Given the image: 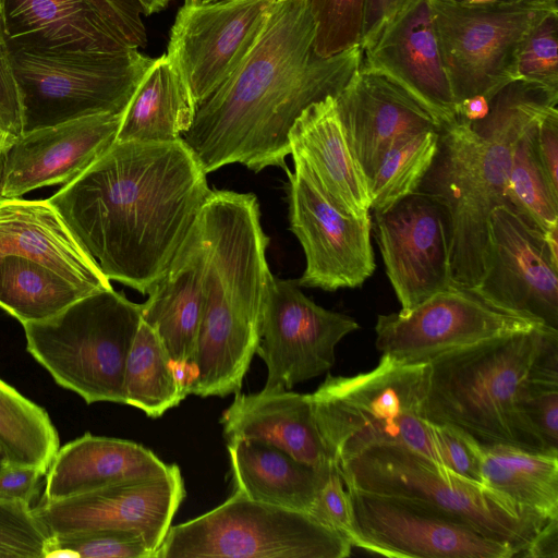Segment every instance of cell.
Returning <instances> with one entry per match:
<instances>
[{
    "label": "cell",
    "instance_id": "6da1fadb",
    "mask_svg": "<svg viewBox=\"0 0 558 558\" xmlns=\"http://www.w3.org/2000/svg\"><path fill=\"white\" fill-rule=\"evenodd\" d=\"M183 138L116 142L48 201L109 279L149 294L211 190Z\"/></svg>",
    "mask_w": 558,
    "mask_h": 558
},
{
    "label": "cell",
    "instance_id": "7a4b0ae2",
    "mask_svg": "<svg viewBox=\"0 0 558 558\" xmlns=\"http://www.w3.org/2000/svg\"><path fill=\"white\" fill-rule=\"evenodd\" d=\"M307 0H277L255 45L196 108L182 136L206 173L230 163L288 169L289 132L301 112L336 97L359 70L361 47L330 58L314 51Z\"/></svg>",
    "mask_w": 558,
    "mask_h": 558
},
{
    "label": "cell",
    "instance_id": "3957f363",
    "mask_svg": "<svg viewBox=\"0 0 558 558\" xmlns=\"http://www.w3.org/2000/svg\"><path fill=\"white\" fill-rule=\"evenodd\" d=\"M199 220L206 260L190 395L227 397L241 390L259 343L269 238L253 193L211 191Z\"/></svg>",
    "mask_w": 558,
    "mask_h": 558
},
{
    "label": "cell",
    "instance_id": "277c9868",
    "mask_svg": "<svg viewBox=\"0 0 558 558\" xmlns=\"http://www.w3.org/2000/svg\"><path fill=\"white\" fill-rule=\"evenodd\" d=\"M551 107L546 89L517 78L495 92L482 120L440 125L437 151L418 191L437 199L446 210L453 282L471 288L480 282L492 213L510 206L512 146Z\"/></svg>",
    "mask_w": 558,
    "mask_h": 558
},
{
    "label": "cell",
    "instance_id": "5b68a950",
    "mask_svg": "<svg viewBox=\"0 0 558 558\" xmlns=\"http://www.w3.org/2000/svg\"><path fill=\"white\" fill-rule=\"evenodd\" d=\"M546 329L501 335L429 361L425 420L459 428L482 445L547 452L520 403Z\"/></svg>",
    "mask_w": 558,
    "mask_h": 558
},
{
    "label": "cell",
    "instance_id": "8992f818",
    "mask_svg": "<svg viewBox=\"0 0 558 558\" xmlns=\"http://www.w3.org/2000/svg\"><path fill=\"white\" fill-rule=\"evenodd\" d=\"M428 374V362L409 364L383 354L372 371L327 376L311 397L333 462L340 464L372 447L396 445L444 465L423 414Z\"/></svg>",
    "mask_w": 558,
    "mask_h": 558
},
{
    "label": "cell",
    "instance_id": "52a82bcc",
    "mask_svg": "<svg viewBox=\"0 0 558 558\" xmlns=\"http://www.w3.org/2000/svg\"><path fill=\"white\" fill-rule=\"evenodd\" d=\"M338 466L348 488L427 508L510 546L517 555L548 520L484 483L402 446L372 447Z\"/></svg>",
    "mask_w": 558,
    "mask_h": 558
},
{
    "label": "cell",
    "instance_id": "ba28073f",
    "mask_svg": "<svg viewBox=\"0 0 558 558\" xmlns=\"http://www.w3.org/2000/svg\"><path fill=\"white\" fill-rule=\"evenodd\" d=\"M141 320L142 305L111 288L22 326L27 352L60 387L88 404H124L125 364Z\"/></svg>",
    "mask_w": 558,
    "mask_h": 558
},
{
    "label": "cell",
    "instance_id": "9c48e42d",
    "mask_svg": "<svg viewBox=\"0 0 558 558\" xmlns=\"http://www.w3.org/2000/svg\"><path fill=\"white\" fill-rule=\"evenodd\" d=\"M351 548L304 512L233 492L216 508L171 525L154 558H344Z\"/></svg>",
    "mask_w": 558,
    "mask_h": 558
},
{
    "label": "cell",
    "instance_id": "30bf717a",
    "mask_svg": "<svg viewBox=\"0 0 558 558\" xmlns=\"http://www.w3.org/2000/svg\"><path fill=\"white\" fill-rule=\"evenodd\" d=\"M10 52L22 101L24 132L84 117L123 112L154 60L138 49Z\"/></svg>",
    "mask_w": 558,
    "mask_h": 558
},
{
    "label": "cell",
    "instance_id": "8fae6325",
    "mask_svg": "<svg viewBox=\"0 0 558 558\" xmlns=\"http://www.w3.org/2000/svg\"><path fill=\"white\" fill-rule=\"evenodd\" d=\"M430 3L454 105L475 95L495 93L517 80L520 48L533 25L551 10L445 0H430Z\"/></svg>",
    "mask_w": 558,
    "mask_h": 558
},
{
    "label": "cell",
    "instance_id": "7c38bea8",
    "mask_svg": "<svg viewBox=\"0 0 558 558\" xmlns=\"http://www.w3.org/2000/svg\"><path fill=\"white\" fill-rule=\"evenodd\" d=\"M10 51L121 52L147 43L136 0H0Z\"/></svg>",
    "mask_w": 558,
    "mask_h": 558
},
{
    "label": "cell",
    "instance_id": "4fadbf2b",
    "mask_svg": "<svg viewBox=\"0 0 558 558\" xmlns=\"http://www.w3.org/2000/svg\"><path fill=\"white\" fill-rule=\"evenodd\" d=\"M543 326L484 299L456 282L409 311L378 315L376 348L409 363L433 359L501 335Z\"/></svg>",
    "mask_w": 558,
    "mask_h": 558
},
{
    "label": "cell",
    "instance_id": "5bb4252c",
    "mask_svg": "<svg viewBox=\"0 0 558 558\" xmlns=\"http://www.w3.org/2000/svg\"><path fill=\"white\" fill-rule=\"evenodd\" d=\"M289 168L290 229L306 259L300 287L336 291L361 287L376 268L371 242V215L353 216L337 207L322 191L307 167L293 159Z\"/></svg>",
    "mask_w": 558,
    "mask_h": 558
},
{
    "label": "cell",
    "instance_id": "9a60e30c",
    "mask_svg": "<svg viewBox=\"0 0 558 558\" xmlns=\"http://www.w3.org/2000/svg\"><path fill=\"white\" fill-rule=\"evenodd\" d=\"M298 287L268 276L256 349L267 368L264 387L292 389L329 371L337 344L360 328L352 317L317 305Z\"/></svg>",
    "mask_w": 558,
    "mask_h": 558
},
{
    "label": "cell",
    "instance_id": "2e32d148",
    "mask_svg": "<svg viewBox=\"0 0 558 558\" xmlns=\"http://www.w3.org/2000/svg\"><path fill=\"white\" fill-rule=\"evenodd\" d=\"M277 0L184 3L171 27L167 54L199 106L245 59Z\"/></svg>",
    "mask_w": 558,
    "mask_h": 558
},
{
    "label": "cell",
    "instance_id": "e0dca14e",
    "mask_svg": "<svg viewBox=\"0 0 558 558\" xmlns=\"http://www.w3.org/2000/svg\"><path fill=\"white\" fill-rule=\"evenodd\" d=\"M348 488V487H347ZM351 545L387 557L510 558V546L413 502L348 488Z\"/></svg>",
    "mask_w": 558,
    "mask_h": 558
},
{
    "label": "cell",
    "instance_id": "ac0fdd59",
    "mask_svg": "<svg viewBox=\"0 0 558 558\" xmlns=\"http://www.w3.org/2000/svg\"><path fill=\"white\" fill-rule=\"evenodd\" d=\"M474 289L498 307L558 330V259L545 234L510 206L492 213L485 269Z\"/></svg>",
    "mask_w": 558,
    "mask_h": 558
},
{
    "label": "cell",
    "instance_id": "d6986e66",
    "mask_svg": "<svg viewBox=\"0 0 558 558\" xmlns=\"http://www.w3.org/2000/svg\"><path fill=\"white\" fill-rule=\"evenodd\" d=\"M374 228L400 311L417 306L452 282L448 217L437 199L416 191L375 211Z\"/></svg>",
    "mask_w": 558,
    "mask_h": 558
},
{
    "label": "cell",
    "instance_id": "ffe728a7",
    "mask_svg": "<svg viewBox=\"0 0 558 558\" xmlns=\"http://www.w3.org/2000/svg\"><path fill=\"white\" fill-rule=\"evenodd\" d=\"M185 497L181 470L126 481L58 501L41 500L34 512L51 535L93 531H137L154 555ZM154 558V557H153Z\"/></svg>",
    "mask_w": 558,
    "mask_h": 558
},
{
    "label": "cell",
    "instance_id": "44dd1931",
    "mask_svg": "<svg viewBox=\"0 0 558 558\" xmlns=\"http://www.w3.org/2000/svg\"><path fill=\"white\" fill-rule=\"evenodd\" d=\"M123 113H101L24 132L7 151L2 199L75 180L116 143Z\"/></svg>",
    "mask_w": 558,
    "mask_h": 558
},
{
    "label": "cell",
    "instance_id": "7402d4cb",
    "mask_svg": "<svg viewBox=\"0 0 558 558\" xmlns=\"http://www.w3.org/2000/svg\"><path fill=\"white\" fill-rule=\"evenodd\" d=\"M362 51L361 66L399 85L440 125L456 120L430 0H415Z\"/></svg>",
    "mask_w": 558,
    "mask_h": 558
},
{
    "label": "cell",
    "instance_id": "603a6c76",
    "mask_svg": "<svg viewBox=\"0 0 558 558\" xmlns=\"http://www.w3.org/2000/svg\"><path fill=\"white\" fill-rule=\"evenodd\" d=\"M335 100L349 146L367 185L396 140L440 126L408 92L361 65Z\"/></svg>",
    "mask_w": 558,
    "mask_h": 558
},
{
    "label": "cell",
    "instance_id": "cb8c5ba5",
    "mask_svg": "<svg viewBox=\"0 0 558 558\" xmlns=\"http://www.w3.org/2000/svg\"><path fill=\"white\" fill-rule=\"evenodd\" d=\"M234 395L220 417L227 442L258 439L317 470L333 462L318 430L311 393L276 386L255 393Z\"/></svg>",
    "mask_w": 558,
    "mask_h": 558
},
{
    "label": "cell",
    "instance_id": "d4e9b609",
    "mask_svg": "<svg viewBox=\"0 0 558 558\" xmlns=\"http://www.w3.org/2000/svg\"><path fill=\"white\" fill-rule=\"evenodd\" d=\"M288 138L290 155L307 167L337 207L353 216L369 214L367 181L349 146L333 96L306 107Z\"/></svg>",
    "mask_w": 558,
    "mask_h": 558
},
{
    "label": "cell",
    "instance_id": "484cf974",
    "mask_svg": "<svg viewBox=\"0 0 558 558\" xmlns=\"http://www.w3.org/2000/svg\"><path fill=\"white\" fill-rule=\"evenodd\" d=\"M206 248L199 217L168 269L142 305V319L160 338L170 359L190 364L203 316Z\"/></svg>",
    "mask_w": 558,
    "mask_h": 558
},
{
    "label": "cell",
    "instance_id": "4316f807",
    "mask_svg": "<svg viewBox=\"0 0 558 558\" xmlns=\"http://www.w3.org/2000/svg\"><path fill=\"white\" fill-rule=\"evenodd\" d=\"M170 468L141 444L85 433L59 447L46 472L43 499L58 501L117 483L158 476Z\"/></svg>",
    "mask_w": 558,
    "mask_h": 558
},
{
    "label": "cell",
    "instance_id": "83f0119b",
    "mask_svg": "<svg viewBox=\"0 0 558 558\" xmlns=\"http://www.w3.org/2000/svg\"><path fill=\"white\" fill-rule=\"evenodd\" d=\"M10 255L40 260L95 291L112 288L48 199L0 203V257Z\"/></svg>",
    "mask_w": 558,
    "mask_h": 558
},
{
    "label": "cell",
    "instance_id": "f1b7e54d",
    "mask_svg": "<svg viewBox=\"0 0 558 558\" xmlns=\"http://www.w3.org/2000/svg\"><path fill=\"white\" fill-rule=\"evenodd\" d=\"M227 450L233 492L307 514L328 466L317 470L258 439L228 441Z\"/></svg>",
    "mask_w": 558,
    "mask_h": 558
},
{
    "label": "cell",
    "instance_id": "f546056e",
    "mask_svg": "<svg viewBox=\"0 0 558 558\" xmlns=\"http://www.w3.org/2000/svg\"><path fill=\"white\" fill-rule=\"evenodd\" d=\"M196 104L165 53L153 60L126 106L116 142H172L192 126Z\"/></svg>",
    "mask_w": 558,
    "mask_h": 558
},
{
    "label": "cell",
    "instance_id": "4dcf8cb0",
    "mask_svg": "<svg viewBox=\"0 0 558 558\" xmlns=\"http://www.w3.org/2000/svg\"><path fill=\"white\" fill-rule=\"evenodd\" d=\"M481 482L545 518L558 517V454L478 442Z\"/></svg>",
    "mask_w": 558,
    "mask_h": 558
},
{
    "label": "cell",
    "instance_id": "1f68e13d",
    "mask_svg": "<svg viewBox=\"0 0 558 558\" xmlns=\"http://www.w3.org/2000/svg\"><path fill=\"white\" fill-rule=\"evenodd\" d=\"M94 292L32 257H0V308L22 325L51 317Z\"/></svg>",
    "mask_w": 558,
    "mask_h": 558
},
{
    "label": "cell",
    "instance_id": "d6a6232c",
    "mask_svg": "<svg viewBox=\"0 0 558 558\" xmlns=\"http://www.w3.org/2000/svg\"><path fill=\"white\" fill-rule=\"evenodd\" d=\"M123 392L124 404L151 418L162 416L187 396L160 338L143 319L126 360Z\"/></svg>",
    "mask_w": 558,
    "mask_h": 558
},
{
    "label": "cell",
    "instance_id": "836d02e7",
    "mask_svg": "<svg viewBox=\"0 0 558 558\" xmlns=\"http://www.w3.org/2000/svg\"><path fill=\"white\" fill-rule=\"evenodd\" d=\"M0 447L13 466L46 474L60 447L58 432L46 410L0 379Z\"/></svg>",
    "mask_w": 558,
    "mask_h": 558
},
{
    "label": "cell",
    "instance_id": "e575fe53",
    "mask_svg": "<svg viewBox=\"0 0 558 558\" xmlns=\"http://www.w3.org/2000/svg\"><path fill=\"white\" fill-rule=\"evenodd\" d=\"M439 128L407 134L389 147L368 183L374 213L418 191L437 151Z\"/></svg>",
    "mask_w": 558,
    "mask_h": 558
},
{
    "label": "cell",
    "instance_id": "d590c367",
    "mask_svg": "<svg viewBox=\"0 0 558 558\" xmlns=\"http://www.w3.org/2000/svg\"><path fill=\"white\" fill-rule=\"evenodd\" d=\"M537 122L512 146L508 197L512 209L545 233L558 223V202L551 197L536 161L534 134Z\"/></svg>",
    "mask_w": 558,
    "mask_h": 558
},
{
    "label": "cell",
    "instance_id": "8d00e7d4",
    "mask_svg": "<svg viewBox=\"0 0 558 558\" xmlns=\"http://www.w3.org/2000/svg\"><path fill=\"white\" fill-rule=\"evenodd\" d=\"M307 4L318 57L330 58L360 47L365 0H307Z\"/></svg>",
    "mask_w": 558,
    "mask_h": 558
},
{
    "label": "cell",
    "instance_id": "74e56055",
    "mask_svg": "<svg viewBox=\"0 0 558 558\" xmlns=\"http://www.w3.org/2000/svg\"><path fill=\"white\" fill-rule=\"evenodd\" d=\"M49 553L58 558L154 557L143 534L129 530H93L52 535L47 555Z\"/></svg>",
    "mask_w": 558,
    "mask_h": 558
},
{
    "label": "cell",
    "instance_id": "f35d334b",
    "mask_svg": "<svg viewBox=\"0 0 558 558\" xmlns=\"http://www.w3.org/2000/svg\"><path fill=\"white\" fill-rule=\"evenodd\" d=\"M558 9L546 11L526 35L518 56V78L558 94Z\"/></svg>",
    "mask_w": 558,
    "mask_h": 558
},
{
    "label": "cell",
    "instance_id": "ab89813d",
    "mask_svg": "<svg viewBox=\"0 0 558 558\" xmlns=\"http://www.w3.org/2000/svg\"><path fill=\"white\" fill-rule=\"evenodd\" d=\"M51 537L31 505L0 498V557L46 558Z\"/></svg>",
    "mask_w": 558,
    "mask_h": 558
},
{
    "label": "cell",
    "instance_id": "60d3db41",
    "mask_svg": "<svg viewBox=\"0 0 558 558\" xmlns=\"http://www.w3.org/2000/svg\"><path fill=\"white\" fill-rule=\"evenodd\" d=\"M520 403L524 417L545 450L558 454V378L530 373Z\"/></svg>",
    "mask_w": 558,
    "mask_h": 558
},
{
    "label": "cell",
    "instance_id": "b9f144b4",
    "mask_svg": "<svg viewBox=\"0 0 558 558\" xmlns=\"http://www.w3.org/2000/svg\"><path fill=\"white\" fill-rule=\"evenodd\" d=\"M307 514L319 524L343 536L351 544L353 537L351 500L337 463H330L324 471Z\"/></svg>",
    "mask_w": 558,
    "mask_h": 558
},
{
    "label": "cell",
    "instance_id": "7bdbcfd3",
    "mask_svg": "<svg viewBox=\"0 0 558 558\" xmlns=\"http://www.w3.org/2000/svg\"><path fill=\"white\" fill-rule=\"evenodd\" d=\"M429 424L441 463L464 477L481 482L478 442L453 426L432 422Z\"/></svg>",
    "mask_w": 558,
    "mask_h": 558
},
{
    "label": "cell",
    "instance_id": "ee69618b",
    "mask_svg": "<svg viewBox=\"0 0 558 558\" xmlns=\"http://www.w3.org/2000/svg\"><path fill=\"white\" fill-rule=\"evenodd\" d=\"M534 150L551 197L558 202V110L550 108L537 122Z\"/></svg>",
    "mask_w": 558,
    "mask_h": 558
},
{
    "label": "cell",
    "instance_id": "f6af8a7d",
    "mask_svg": "<svg viewBox=\"0 0 558 558\" xmlns=\"http://www.w3.org/2000/svg\"><path fill=\"white\" fill-rule=\"evenodd\" d=\"M0 112L17 137L24 134L22 101L3 31L0 2Z\"/></svg>",
    "mask_w": 558,
    "mask_h": 558
},
{
    "label": "cell",
    "instance_id": "bcb514c9",
    "mask_svg": "<svg viewBox=\"0 0 558 558\" xmlns=\"http://www.w3.org/2000/svg\"><path fill=\"white\" fill-rule=\"evenodd\" d=\"M40 471L8 463L0 469V498L31 505L39 492Z\"/></svg>",
    "mask_w": 558,
    "mask_h": 558
},
{
    "label": "cell",
    "instance_id": "7dc6e473",
    "mask_svg": "<svg viewBox=\"0 0 558 558\" xmlns=\"http://www.w3.org/2000/svg\"><path fill=\"white\" fill-rule=\"evenodd\" d=\"M415 0H365L361 49L369 46L384 27Z\"/></svg>",
    "mask_w": 558,
    "mask_h": 558
},
{
    "label": "cell",
    "instance_id": "c3c4849f",
    "mask_svg": "<svg viewBox=\"0 0 558 558\" xmlns=\"http://www.w3.org/2000/svg\"><path fill=\"white\" fill-rule=\"evenodd\" d=\"M522 554L533 558H558V517L546 521Z\"/></svg>",
    "mask_w": 558,
    "mask_h": 558
},
{
    "label": "cell",
    "instance_id": "681fc988",
    "mask_svg": "<svg viewBox=\"0 0 558 558\" xmlns=\"http://www.w3.org/2000/svg\"><path fill=\"white\" fill-rule=\"evenodd\" d=\"M492 94H480L465 98L454 105L456 120L466 124L477 122L486 117L490 107Z\"/></svg>",
    "mask_w": 558,
    "mask_h": 558
},
{
    "label": "cell",
    "instance_id": "f907efd6",
    "mask_svg": "<svg viewBox=\"0 0 558 558\" xmlns=\"http://www.w3.org/2000/svg\"><path fill=\"white\" fill-rule=\"evenodd\" d=\"M460 4L473 5H532L544 8H558L557 0H445Z\"/></svg>",
    "mask_w": 558,
    "mask_h": 558
},
{
    "label": "cell",
    "instance_id": "816d5d0a",
    "mask_svg": "<svg viewBox=\"0 0 558 558\" xmlns=\"http://www.w3.org/2000/svg\"><path fill=\"white\" fill-rule=\"evenodd\" d=\"M145 15L160 12L171 0H136Z\"/></svg>",
    "mask_w": 558,
    "mask_h": 558
},
{
    "label": "cell",
    "instance_id": "f5cc1de1",
    "mask_svg": "<svg viewBox=\"0 0 558 558\" xmlns=\"http://www.w3.org/2000/svg\"><path fill=\"white\" fill-rule=\"evenodd\" d=\"M5 163H7V151H0V203L3 201L1 196L3 178L5 172Z\"/></svg>",
    "mask_w": 558,
    "mask_h": 558
},
{
    "label": "cell",
    "instance_id": "db71d44e",
    "mask_svg": "<svg viewBox=\"0 0 558 558\" xmlns=\"http://www.w3.org/2000/svg\"><path fill=\"white\" fill-rule=\"evenodd\" d=\"M8 462H7L5 454H4L3 450H2V448L0 447V469L2 466H4Z\"/></svg>",
    "mask_w": 558,
    "mask_h": 558
},
{
    "label": "cell",
    "instance_id": "11a10c76",
    "mask_svg": "<svg viewBox=\"0 0 558 558\" xmlns=\"http://www.w3.org/2000/svg\"><path fill=\"white\" fill-rule=\"evenodd\" d=\"M211 1H216V0H185L184 3H206V2H211Z\"/></svg>",
    "mask_w": 558,
    "mask_h": 558
}]
</instances>
